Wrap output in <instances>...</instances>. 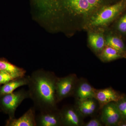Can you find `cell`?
<instances>
[{
    "instance_id": "cell-16",
    "label": "cell",
    "mask_w": 126,
    "mask_h": 126,
    "mask_svg": "<svg viewBox=\"0 0 126 126\" xmlns=\"http://www.w3.org/2000/svg\"><path fill=\"white\" fill-rule=\"evenodd\" d=\"M0 70L7 72L16 78L25 76L26 73L24 68L14 65L3 58H0Z\"/></svg>"
},
{
    "instance_id": "cell-22",
    "label": "cell",
    "mask_w": 126,
    "mask_h": 126,
    "mask_svg": "<svg viewBox=\"0 0 126 126\" xmlns=\"http://www.w3.org/2000/svg\"><path fill=\"white\" fill-rule=\"evenodd\" d=\"M117 126H126V120L122 119L118 124Z\"/></svg>"
},
{
    "instance_id": "cell-18",
    "label": "cell",
    "mask_w": 126,
    "mask_h": 126,
    "mask_svg": "<svg viewBox=\"0 0 126 126\" xmlns=\"http://www.w3.org/2000/svg\"><path fill=\"white\" fill-rule=\"evenodd\" d=\"M114 31L122 36H126V11L117 19Z\"/></svg>"
},
{
    "instance_id": "cell-10",
    "label": "cell",
    "mask_w": 126,
    "mask_h": 126,
    "mask_svg": "<svg viewBox=\"0 0 126 126\" xmlns=\"http://www.w3.org/2000/svg\"><path fill=\"white\" fill-rule=\"evenodd\" d=\"M96 89L87 80L82 79H78L73 96L75 98L76 101L94 98Z\"/></svg>"
},
{
    "instance_id": "cell-3",
    "label": "cell",
    "mask_w": 126,
    "mask_h": 126,
    "mask_svg": "<svg viewBox=\"0 0 126 126\" xmlns=\"http://www.w3.org/2000/svg\"><path fill=\"white\" fill-rule=\"evenodd\" d=\"M126 11V0H119L99 9L90 17L84 27L92 30L102 29L116 20Z\"/></svg>"
},
{
    "instance_id": "cell-19",
    "label": "cell",
    "mask_w": 126,
    "mask_h": 126,
    "mask_svg": "<svg viewBox=\"0 0 126 126\" xmlns=\"http://www.w3.org/2000/svg\"><path fill=\"white\" fill-rule=\"evenodd\" d=\"M115 102L122 119L126 120V95L123 94L119 100Z\"/></svg>"
},
{
    "instance_id": "cell-12",
    "label": "cell",
    "mask_w": 126,
    "mask_h": 126,
    "mask_svg": "<svg viewBox=\"0 0 126 126\" xmlns=\"http://www.w3.org/2000/svg\"><path fill=\"white\" fill-rule=\"evenodd\" d=\"M93 30L89 33L88 42L90 48L98 55L106 46L105 37L102 31Z\"/></svg>"
},
{
    "instance_id": "cell-1",
    "label": "cell",
    "mask_w": 126,
    "mask_h": 126,
    "mask_svg": "<svg viewBox=\"0 0 126 126\" xmlns=\"http://www.w3.org/2000/svg\"><path fill=\"white\" fill-rule=\"evenodd\" d=\"M119 0H34L44 11L55 15L63 13L71 20L83 23V27L91 16L99 9Z\"/></svg>"
},
{
    "instance_id": "cell-6",
    "label": "cell",
    "mask_w": 126,
    "mask_h": 126,
    "mask_svg": "<svg viewBox=\"0 0 126 126\" xmlns=\"http://www.w3.org/2000/svg\"><path fill=\"white\" fill-rule=\"evenodd\" d=\"M60 114L62 126H83L84 117L75 106H63L60 110Z\"/></svg>"
},
{
    "instance_id": "cell-8",
    "label": "cell",
    "mask_w": 126,
    "mask_h": 126,
    "mask_svg": "<svg viewBox=\"0 0 126 126\" xmlns=\"http://www.w3.org/2000/svg\"><path fill=\"white\" fill-rule=\"evenodd\" d=\"M36 126H62L58 109L41 111L36 116Z\"/></svg>"
},
{
    "instance_id": "cell-7",
    "label": "cell",
    "mask_w": 126,
    "mask_h": 126,
    "mask_svg": "<svg viewBox=\"0 0 126 126\" xmlns=\"http://www.w3.org/2000/svg\"><path fill=\"white\" fill-rule=\"evenodd\" d=\"M100 119L106 126H117L122 119L115 102L109 103L104 106L101 109Z\"/></svg>"
},
{
    "instance_id": "cell-13",
    "label": "cell",
    "mask_w": 126,
    "mask_h": 126,
    "mask_svg": "<svg viewBox=\"0 0 126 126\" xmlns=\"http://www.w3.org/2000/svg\"><path fill=\"white\" fill-rule=\"evenodd\" d=\"M75 107L83 117L92 116L99 108V104L94 98L81 101H76Z\"/></svg>"
},
{
    "instance_id": "cell-9",
    "label": "cell",
    "mask_w": 126,
    "mask_h": 126,
    "mask_svg": "<svg viewBox=\"0 0 126 126\" xmlns=\"http://www.w3.org/2000/svg\"><path fill=\"white\" fill-rule=\"evenodd\" d=\"M122 95L112 88L109 87L96 89L94 98L97 101L99 109H101L104 106L109 103L117 101Z\"/></svg>"
},
{
    "instance_id": "cell-21",
    "label": "cell",
    "mask_w": 126,
    "mask_h": 126,
    "mask_svg": "<svg viewBox=\"0 0 126 126\" xmlns=\"http://www.w3.org/2000/svg\"><path fill=\"white\" fill-rule=\"evenodd\" d=\"M104 124L102 122L101 119L94 118L91 119L90 121L88 122L87 123L84 124V126H102Z\"/></svg>"
},
{
    "instance_id": "cell-5",
    "label": "cell",
    "mask_w": 126,
    "mask_h": 126,
    "mask_svg": "<svg viewBox=\"0 0 126 126\" xmlns=\"http://www.w3.org/2000/svg\"><path fill=\"white\" fill-rule=\"evenodd\" d=\"M78 79L75 74H72L63 78H57L56 93L57 103L73 96Z\"/></svg>"
},
{
    "instance_id": "cell-14",
    "label": "cell",
    "mask_w": 126,
    "mask_h": 126,
    "mask_svg": "<svg viewBox=\"0 0 126 126\" xmlns=\"http://www.w3.org/2000/svg\"><path fill=\"white\" fill-rule=\"evenodd\" d=\"M122 36L113 31L105 37L106 46H110L116 50L126 59V46Z\"/></svg>"
},
{
    "instance_id": "cell-2",
    "label": "cell",
    "mask_w": 126,
    "mask_h": 126,
    "mask_svg": "<svg viewBox=\"0 0 126 126\" xmlns=\"http://www.w3.org/2000/svg\"><path fill=\"white\" fill-rule=\"evenodd\" d=\"M58 77L54 73L43 69L32 72L27 86L30 98L35 109L40 112L58 109L56 83Z\"/></svg>"
},
{
    "instance_id": "cell-20",
    "label": "cell",
    "mask_w": 126,
    "mask_h": 126,
    "mask_svg": "<svg viewBox=\"0 0 126 126\" xmlns=\"http://www.w3.org/2000/svg\"><path fill=\"white\" fill-rule=\"evenodd\" d=\"M15 78H16L15 77L7 72L0 70V86L8 82Z\"/></svg>"
},
{
    "instance_id": "cell-4",
    "label": "cell",
    "mask_w": 126,
    "mask_h": 126,
    "mask_svg": "<svg viewBox=\"0 0 126 126\" xmlns=\"http://www.w3.org/2000/svg\"><path fill=\"white\" fill-rule=\"evenodd\" d=\"M27 98H30L29 92L24 89L0 95V111L8 115L9 118H15L16 109L24 100Z\"/></svg>"
},
{
    "instance_id": "cell-17",
    "label": "cell",
    "mask_w": 126,
    "mask_h": 126,
    "mask_svg": "<svg viewBox=\"0 0 126 126\" xmlns=\"http://www.w3.org/2000/svg\"><path fill=\"white\" fill-rule=\"evenodd\" d=\"M99 58L104 63H108L124 57L116 50L110 46H106L102 52L98 55Z\"/></svg>"
},
{
    "instance_id": "cell-15",
    "label": "cell",
    "mask_w": 126,
    "mask_h": 126,
    "mask_svg": "<svg viewBox=\"0 0 126 126\" xmlns=\"http://www.w3.org/2000/svg\"><path fill=\"white\" fill-rule=\"evenodd\" d=\"M29 76H25L13 79L8 82L0 86V95L14 92L18 88L28 85Z\"/></svg>"
},
{
    "instance_id": "cell-11",
    "label": "cell",
    "mask_w": 126,
    "mask_h": 126,
    "mask_svg": "<svg viewBox=\"0 0 126 126\" xmlns=\"http://www.w3.org/2000/svg\"><path fill=\"white\" fill-rule=\"evenodd\" d=\"M35 110L33 106L19 118H9L5 126H36Z\"/></svg>"
}]
</instances>
